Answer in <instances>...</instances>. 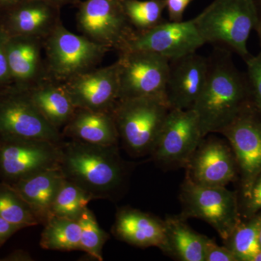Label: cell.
<instances>
[{
    "label": "cell",
    "mask_w": 261,
    "mask_h": 261,
    "mask_svg": "<svg viewBox=\"0 0 261 261\" xmlns=\"http://www.w3.org/2000/svg\"><path fill=\"white\" fill-rule=\"evenodd\" d=\"M251 104L246 73L233 64L231 51L216 47L208 58L205 85L192 107L203 137L221 133Z\"/></svg>",
    "instance_id": "obj_1"
},
{
    "label": "cell",
    "mask_w": 261,
    "mask_h": 261,
    "mask_svg": "<svg viewBox=\"0 0 261 261\" xmlns=\"http://www.w3.org/2000/svg\"><path fill=\"white\" fill-rule=\"evenodd\" d=\"M59 167L63 176L93 197L111 199L126 183L127 166L118 145L70 140L61 142Z\"/></svg>",
    "instance_id": "obj_2"
},
{
    "label": "cell",
    "mask_w": 261,
    "mask_h": 261,
    "mask_svg": "<svg viewBox=\"0 0 261 261\" xmlns=\"http://www.w3.org/2000/svg\"><path fill=\"white\" fill-rule=\"evenodd\" d=\"M195 20L204 42L235 53L246 61L247 41L258 23L257 0H214Z\"/></svg>",
    "instance_id": "obj_3"
},
{
    "label": "cell",
    "mask_w": 261,
    "mask_h": 261,
    "mask_svg": "<svg viewBox=\"0 0 261 261\" xmlns=\"http://www.w3.org/2000/svg\"><path fill=\"white\" fill-rule=\"evenodd\" d=\"M170 108L156 97L118 100L113 111L119 139L130 155L151 154Z\"/></svg>",
    "instance_id": "obj_4"
},
{
    "label": "cell",
    "mask_w": 261,
    "mask_h": 261,
    "mask_svg": "<svg viewBox=\"0 0 261 261\" xmlns=\"http://www.w3.org/2000/svg\"><path fill=\"white\" fill-rule=\"evenodd\" d=\"M47 78L65 83L97 68L111 49L59 24L44 40Z\"/></svg>",
    "instance_id": "obj_5"
},
{
    "label": "cell",
    "mask_w": 261,
    "mask_h": 261,
    "mask_svg": "<svg viewBox=\"0 0 261 261\" xmlns=\"http://www.w3.org/2000/svg\"><path fill=\"white\" fill-rule=\"evenodd\" d=\"M183 219L205 221L225 241L240 222L238 198L226 187L205 186L185 178L180 191Z\"/></svg>",
    "instance_id": "obj_6"
},
{
    "label": "cell",
    "mask_w": 261,
    "mask_h": 261,
    "mask_svg": "<svg viewBox=\"0 0 261 261\" xmlns=\"http://www.w3.org/2000/svg\"><path fill=\"white\" fill-rule=\"evenodd\" d=\"M77 7L79 31L97 44L120 53L135 35L122 0H85Z\"/></svg>",
    "instance_id": "obj_7"
},
{
    "label": "cell",
    "mask_w": 261,
    "mask_h": 261,
    "mask_svg": "<svg viewBox=\"0 0 261 261\" xmlns=\"http://www.w3.org/2000/svg\"><path fill=\"white\" fill-rule=\"evenodd\" d=\"M61 143L36 139L0 137L2 181L13 185L32 175L58 167Z\"/></svg>",
    "instance_id": "obj_8"
},
{
    "label": "cell",
    "mask_w": 261,
    "mask_h": 261,
    "mask_svg": "<svg viewBox=\"0 0 261 261\" xmlns=\"http://www.w3.org/2000/svg\"><path fill=\"white\" fill-rule=\"evenodd\" d=\"M117 61L118 100L156 97L166 101L165 89L170 68L167 59L150 51H125L119 53Z\"/></svg>",
    "instance_id": "obj_9"
},
{
    "label": "cell",
    "mask_w": 261,
    "mask_h": 261,
    "mask_svg": "<svg viewBox=\"0 0 261 261\" xmlns=\"http://www.w3.org/2000/svg\"><path fill=\"white\" fill-rule=\"evenodd\" d=\"M204 138L192 108L170 109L151 154L163 168H186Z\"/></svg>",
    "instance_id": "obj_10"
},
{
    "label": "cell",
    "mask_w": 261,
    "mask_h": 261,
    "mask_svg": "<svg viewBox=\"0 0 261 261\" xmlns=\"http://www.w3.org/2000/svg\"><path fill=\"white\" fill-rule=\"evenodd\" d=\"M0 137L63 141L61 132L45 119L27 92L13 87L0 93Z\"/></svg>",
    "instance_id": "obj_11"
},
{
    "label": "cell",
    "mask_w": 261,
    "mask_h": 261,
    "mask_svg": "<svg viewBox=\"0 0 261 261\" xmlns=\"http://www.w3.org/2000/svg\"><path fill=\"white\" fill-rule=\"evenodd\" d=\"M221 134L232 149L245 200L261 172V114L252 102Z\"/></svg>",
    "instance_id": "obj_12"
},
{
    "label": "cell",
    "mask_w": 261,
    "mask_h": 261,
    "mask_svg": "<svg viewBox=\"0 0 261 261\" xmlns=\"http://www.w3.org/2000/svg\"><path fill=\"white\" fill-rule=\"evenodd\" d=\"M205 44L194 18L187 21L169 20L146 32H136L126 47L120 53L150 51L171 62L196 53Z\"/></svg>",
    "instance_id": "obj_13"
},
{
    "label": "cell",
    "mask_w": 261,
    "mask_h": 261,
    "mask_svg": "<svg viewBox=\"0 0 261 261\" xmlns=\"http://www.w3.org/2000/svg\"><path fill=\"white\" fill-rule=\"evenodd\" d=\"M63 85L75 108L113 112L119 99L118 61L78 75Z\"/></svg>",
    "instance_id": "obj_14"
},
{
    "label": "cell",
    "mask_w": 261,
    "mask_h": 261,
    "mask_svg": "<svg viewBox=\"0 0 261 261\" xmlns=\"http://www.w3.org/2000/svg\"><path fill=\"white\" fill-rule=\"evenodd\" d=\"M186 168L194 183L212 187L227 186L238 171L231 146L214 137L202 140Z\"/></svg>",
    "instance_id": "obj_15"
},
{
    "label": "cell",
    "mask_w": 261,
    "mask_h": 261,
    "mask_svg": "<svg viewBox=\"0 0 261 261\" xmlns=\"http://www.w3.org/2000/svg\"><path fill=\"white\" fill-rule=\"evenodd\" d=\"M207 72L208 58L197 53L170 62L165 89L170 109H191L203 89Z\"/></svg>",
    "instance_id": "obj_16"
},
{
    "label": "cell",
    "mask_w": 261,
    "mask_h": 261,
    "mask_svg": "<svg viewBox=\"0 0 261 261\" xmlns=\"http://www.w3.org/2000/svg\"><path fill=\"white\" fill-rule=\"evenodd\" d=\"M5 12L0 25L10 37L44 40L62 22L61 8L43 0H25Z\"/></svg>",
    "instance_id": "obj_17"
},
{
    "label": "cell",
    "mask_w": 261,
    "mask_h": 261,
    "mask_svg": "<svg viewBox=\"0 0 261 261\" xmlns=\"http://www.w3.org/2000/svg\"><path fill=\"white\" fill-rule=\"evenodd\" d=\"M44 40L35 37L13 36L7 42V58L13 87L27 90L47 78L43 58Z\"/></svg>",
    "instance_id": "obj_18"
},
{
    "label": "cell",
    "mask_w": 261,
    "mask_h": 261,
    "mask_svg": "<svg viewBox=\"0 0 261 261\" xmlns=\"http://www.w3.org/2000/svg\"><path fill=\"white\" fill-rule=\"evenodd\" d=\"M118 240L137 247H159L163 252L166 236L164 220L132 207L117 212L112 228Z\"/></svg>",
    "instance_id": "obj_19"
},
{
    "label": "cell",
    "mask_w": 261,
    "mask_h": 261,
    "mask_svg": "<svg viewBox=\"0 0 261 261\" xmlns=\"http://www.w3.org/2000/svg\"><path fill=\"white\" fill-rule=\"evenodd\" d=\"M63 137L92 145H118L119 135L113 112L76 108L61 132Z\"/></svg>",
    "instance_id": "obj_20"
},
{
    "label": "cell",
    "mask_w": 261,
    "mask_h": 261,
    "mask_svg": "<svg viewBox=\"0 0 261 261\" xmlns=\"http://www.w3.org/2000/svg\"><path fill=\"white\" fill-rule=\"evenodd\" d=\"M64 176L59 166L32 175L11 185L27 202L39 221L44 224Z\"/></svg>",
    "instance_id": "obj_21"
},
{
    "label": "cell",
    "mask_w": 261,
    "mask_h": 261,
    "mask_svg": "<svg viewBox=\"0 0 261 261\" xmlns=\"http://www.w3.org/2000/svg\"><path fill=\"white\" fill-rule=\"evenodd\" d=\"M25 91L39 112L60 132L74 114L76 108L63 83L46 78Z\"/></svg>",
    "instance_id": "obj_22"
},
{
    "label": "cell",
    "mask_w": 261,
    "mask_h": 261,
    "mask_svg": "<svg viewBox=\"0 0 261 261\" xmlns=\"http://www.w3.org/2000/svg\"><path fill=\"white\" fill-rule=\"evenodd\" d=\"M166 242L163 252L181 261H205L209 238L196 232L181 216L164 220Z\"/></svg>",
    "instance_id": "obj_23"
},
{
    "label": "cell",
    "mask_w": 261,
    "mask_h": 261,
    "mask_svg": "<svg viewBox=\"0 0 261 261\" xmlns=\"http://www.w3.org/2000/svg\"><path fill=\"white\" fill-rule=\"evenodd\" d=\"M39 245L48 250H81L82 228L75 220L51 216L44 223Z\"/></svg>",
    "instance_id": "obj_24"
},
{
    "label": "cell",
    "mask_w": 261,
    "mask_h": 261,
    "mask_svg": "<svg viewBox=\"0 0 261 261\" xmlns=\"http://www.w3.org/2000/svg\"><path fill=\"white\" fill-rule=\"evenodd\" d=\"M250 218L246 222L240 221L224 241L238 261H253L261 250L259 239L261 214L254 215Z\"/></svg>",
    "instance_id": "obj_25"
},
{
    "label": "cell",
    "mask_w": 261,
    "mask_h": 261,
    "mask_svg": "<svg viewBox=\"0 0 261 261\" xmlns=\"http://www.w3.org/2000/svg\"><path fill=\"white\" fill-rule=\"evenodd\" d=\"M0 217L20 229L39 224L23 197L14 187L4 181L0 182Z\"/></svg>",
    "instance_id": "obj_26"
},
{
    "label": "cell",
    "mask_w": 261,
    "mask_h": 261,
    "mask_svg": "<svg viewBox=\"0 0 261 261\" xmlns=\"http://www.w3.org/2000/svg\"><path fill=\"white\" fill-rule=\"evenodd\" d=\"M92 200L93 197L88 192L64 177L53 202L51 216L79 221Z\"/></svg>",
    "instance_id": "obj_27"
},
{
    "label": "cell",
    "mask_w": 261,
    "mask_h": 261,
    "mask_svg": "<svg viewBox=\"0 0 261 261\" xmlns=\"http://www.w3.org/2000/svg\"><path fill=\"white\" fill-rule=\"evenodd\" d=\"M122 5L128 22L137 32H146L166 21L163 17L166 0H122Z\"/></svg>",
    "instance_id": "obj_28"
},
{
    "label": "cell",
    "mask_w": 261,
    "mask_h": 261,
    "mask_svg": "<svg viewBox=\"0 0 261 261\" xmlns=\"http://www.w3.org/2000/svg\"><path fill=\"white\" fill-rule=\"evenodd\" d=\"M78 221L82 228L81 251L85 252L96 260H103L102 249L109 234L99 226L93 212L88 207Z\"/></svg>",
    "instance_id": "obj_29"
},
{
    "label": "cell",
    "mask_w": 261,
    "mask_h": 261,
    "mask_svg": "<svg viewBox=\"0 0 261 261\" xmlns=\"http://www.w3.org/2000/svg\"><path fill=\"white\" fill-rule=\"evenodd\" d=\"M252 105L261 114V51L245 61Z\"/></svg>",
    "instance_id": "obj_30"
},
{
    "label": "cell",
    "mask_w": 261,
    "mask_h": 261,
    "mask_svg": "<svg viewBox=\"0 0 261 261\" xmlns=\"http://www.w3.org/2000/svg\"><path fill=\"white\" fill-rule=\"evenodd\" d=\"M8 38L9 35L8 33L0 25V93L13 87V81L7 58L6 47Z\"/></svg>",
    "instance_id": "obj_31"
},
{
    "label": "cell",
    "mask_w": 261,
    "mask_h": 261,
    "mask_svg": "<svg viewBox=\"0 0 261 261\" xmlns=\"http://www.w3.org/2000/svg\"><path fill=\"white\" fill-rule=\"evenodd\" d=\"M205 261H238L227 247H221L209 239L205 247Z\"/></svg>",
    "instance_id": "obj_32"
},
{
    "label": "cell",
    "mask_w": 261,
    "mask_h": 261,
    "mask_svg": "<svg viewBox=\"0 0 261 261\" xmlns=\"http://www.w3.org/2000/svg\"><path fill=\"white\" fill-rule=\"evenodd\" d=\"M245 200V212L252 216L261 211V172L254 182L250 195Z\"/></svg>",
    "instance_id": "obj_33"
},
{
    "label": "cell",
    "mask_w": 261,
    "mask_h": 261,
    "mask_svg": "<svg viewBox=\"0 0 261 261\" xmlns=\"http://www.w3.org/2000/svg\"><path fill=\"white\" fill-rule=\"evenodd\" d=\"M192 1L193 0H166V9L170 21H182L185 12Z\"/></svg>",
    "instance_id": "obj_34"
},
{
    "label": "cell",
    "mask_w": 261,
    "mask_h": 261,
    "mask_svg": "<svg viewBox=\"0 0 261 261\" xmlns=\"http://www.w3.org/2000/svg\"><path fill=\"white\" fill-rule=\"evenodd\" d=\"M19 230L20 228L0 217V247Z\"/></svg>",
    "instance_id": "obj_35"
},
{
    "label": "cell",
    "mask_w": 261,
    "mask_h": 261,
    "mask_svg": "<svg viewBox=\"0 0 261 261\" xmlns=\"http://www.w3.org/2000/svg\"><path fill=\"white\" fill-rule=\"evenodd\" d=\"M43 1L60 8L68 5L78 6L79 4L81 3V0H43Z\"/></svg>",
    "instance_id": "obj_36"
},
{
    "label": "cell",
    "mask_w": 261,
    "mask_h": 261,
    "mask_svg": "<svg viewBox=\"0 0 261 261\" xmlns=\"http://www.w3.org/2000/svg\"><path fill=\"white\" fill-rule=\"evenodd\" d=\"M25 0H0V10H6Z\"/></svg>",
    "instance_id": "obj_37"
},
{
    "label": "cell",
    "mask_w": 261,
    "mask_h": 261,
    "mask_svg": "<svg viewBox=\"0 0 261 261\" xmlns=\"http://www.w3.org/2000/svg\"><path fill=\"white\" fill-rule=\"evenodd\" d=\"M257 6H258V23H257L256 31L258 36L259 42L261 46V0H257Z\"/></svg>",
    "instance_id": "obj_38"
},
{
    "label": "cell",
    "mask_w": 261,
    "mask_h": 261,
    "mask_svg": "<svg viewBox=\"0 0 261 261\" xmlns=\"http://www.w3.org/2000/svg\"><path fill=\"white\" fill-rule=\"evenodd\" d=\"M253 261H261V250L254 257Z\"/></svg>",
    "instance_id": "obj_39"
},
{
    "label": "cell",
    "mask_w": 261,
    "mask_h": 261,
    "mask_svg": "<svg viewBox=\"0 0 261 261\" xmlns=\"http://www.w3.org/2000/svg\"><path fill=\"white\" fill-rule=\"evenodd\" d=\"M259 239H260V245L261 247V225L260 228V233H259Z\"/></svg>",
    "instance_id": "obj_40"
}]
</instances>
